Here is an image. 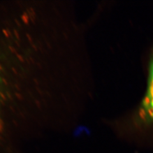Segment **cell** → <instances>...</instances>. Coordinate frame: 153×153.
Masks as SVG:
<instances>
[{
    "instance_id": "cell-1",
    "label": "cell",
    "mask_w": 153,
    "mask_h": 153,
    "mask_svg": "<svg viewBox=\"0 0 153 153\" xmlns=\"http://www.w3.org/2000/svg\"><path fill=\"white\" fill-rule=\"evenodd\" d=\"M138 119L147 125L153 124V56L149 66L147 92L138 111Z\"/></svg>"
},
{
    "instance_id": "cell-2",
    "label": "cell",
    "mask_w": 153,
    "mask_h": 153,
    "mask_svg": "<svg viewBox=\"0 0 153 153\" xmlns=\"http://www.w3.org/2000/svg\"><path fill=\"white\" fill-rule=\"evenodd\" d=\"M1 91L0 90V109H1ZM3 129V121H2V119H1V112H0V132L2 131Z\"/></svg>"
}]
</instances>
